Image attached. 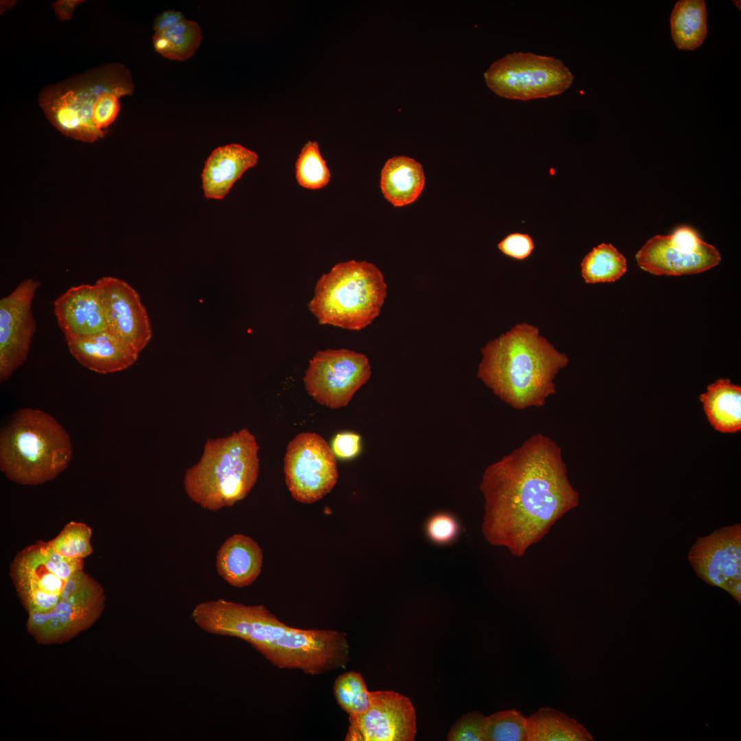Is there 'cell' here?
Instances as JSON below:
<instances>
[{"label": "cell", "instance_id": "cell-1", "mask_svg": "<svg viewBox=\"0 0 741 741\" xmlns=\"http://www.w3.org/2000/svg\"><path fill=\"white\" fill-rule=\"evenodd\" d=\"M567 473L561 448L542 434H533L489 466L480 484L485 539L523 556L578 505L579 494Z\"/></svg>", "mask_w": 741, "mask_h": 741}, {"label": "cell", "instance_id": "cell-2", "mask_svg": "<svg viewBox=\"0 0 741 741\" xmlns=\"http://www.w3.org/2000/svg\"><path fill=\"white\" fill-rule=\"evenodd\" d=\"M191 617L208 633L247 642L281 669L318 675L345 668L349 661L345 633L290 626L263 604L246 605L220 598L196 604Z\"/></svg>", "mask_w": 741, "mask_h": 741}, {"label": "cell", "instance_id": "cell-3", "mask_svg": "<svg viewBox=\"0 0 741 741\" xmlns=\"http://www.w3.org/2000/svg\"><path fill=\"white\" fill-rule=\"evenodd\" d=\"M481 353L478 378L517 410L543 406L556 392L554 379L569 362L538 328L526 322L489 341Z\"/></svg>", "mask_w": 741, "mask_h": 741}, {"label": "cell", "instance_id": "cell-4", "mask_svg": "<svg viewBox=\"0 0 741 741\" xmlns=\"http://www.w3.org/2000/svg\"><path fill=\"white\" fill-rule=\"evenodd\" d=\"M129 69L120 63L89 69L40 91L38 104L49 122L63 135L86 143L103 138L116 119L119 99L132 95Z\"/></svg>", "mask_w": 741, "mask_h": 741}, {"label": "cell", "instance_id": "cell-5", "mask_svg": "<svg viewBox=\"0 0 741 741\" xmlns=\"http://www.w3.org/2000/svg\"><path fill=\"white\" fill-rule=\"evenodd\" d=\"M259 449L255 436L246 428L207 439L199 461L185 471L186 494L211 511L233 506L245 498L257 482Z\"/></svg>", "mask_w": 741, "mask_h": 741}, {"label": "cell", "instance_id": "cell-6", "mask_svg": "<svg viewBox=\"0 0 741 741\" xmlns=\"http://www.w3.org/2000/svg\"><path fill=\"white\" fill-rule=\"evenodd\" d=\"M72 456L69 434L42 410L21 409L1 430L0 469L17 484L37 485L54 479Z\"/></svg>", "mask_w": 741, "mask_h": 741}, {"label": "cell", "instance_id": "cell-7", "mask_svg": "<svg viewBox=\"0 0 741 741\" xmlns=\"http://www.w3.org/2000/svg\"><path fill=\"white\" fill-rule=\"evenodd\" d=\"M386 296L387 285L375 265L350 260L319 278L308 309L320 325L360 330L379 315Z\"/></svg>", "mask_w": 741, "mask_h": 741}, {"label": "cell", "instance_id": "cell-8", "mask_svg": "<svg viewBox=\"0 0 741 741\" xmlns=\"http://www.w3.org/2000/svg\"><path fill=\"white\" fill-rule=\"evenodd\" d=\"M488 87L511 99L530 100L560 95L574 75L561 60L531 52H513L493 62L484 72Z\"/></svg>", "mask_w": 741, "mask_h": 741}, {"label": "cell", "instance_id": "cell-9", "mask_svg": "<svg viewBox=\"0 0 741 741\" xmlns=\"http://www.w3.org/2000/svg\"><path fill=\"white\" fill-rule=\"evenodd\" d=\"M105 600L100 583L81 570L68 580L62 600L50 613L27 620V631L43 645L64 643L97 620Z\"/></svg>", "mask_w": 741, "mask_h": 741}, {"label": "cell", "instance_id": "cell-10", "mask_svg": "<svg viewBox=\"0 0 741 741\" xmlns=\"http://www.w3.org/2000/svg\"><path fill=\"white\" fill-rule=\"evenodd\" d=\"M285 482L292 496L303 504L322 499L336 485V456L319 434L302 432L288 444L284 458Z\"/></svg>", "mask_w": 741, "mask_h": 741}, {"label": "cell", "instance_id": "cell-11", "mask_svg": "<svg viewBox=\"0 0 741 741\" xmlns=\"http://www.w3.org/2000/svg\"><path fill=\"white\" fill-rule=\"evenodd\" d=\"M371 375L368 359L347 349L318 351L309 360L303 381L308 394L331 409L346 406Z\"/></svg>", "mask_w": 741, "mask_h": 741}, {"label": "cell", "instance_id": "cell-12", "mask_svg": "<svg viewBox=\"0 0 741 741\" xmlns=\"http://www.w3.org/2000/svg\"><path fill=\"white\" fill-rule=\"evenodd\" d=\"M639 267L655 275L681 276L698 274L718 266V249L701 239L689 226L677 228L670 235L650 238L637 251Z\"/></svg>", "mask_w": 741, "mask_h": 741}, {"label": "cell", "instance_id": "cell-13", "mask_svg": "<svg viewBox=\"0 0 741 741\" xmlns=\"http://www.w3.org/2000/svg\"><path fill=\"white\" fill-rule=\"evenodd\" d=\"M47 542L38 541L19 552L10 565V576L27 620L50 613L62 600L68 580L57 575Z\"/></svg>", "mask_w": 741, "mask_h": 741}, {"label": "cell", "instance_id": "cell-14", "mask_svg": "<svg viewBox=\"0 0 741 741\" xmlns=\"http://www.w3.org/2000/svg\"><path fill=\"white\" fill-rule=\"evenodd\" d=\"M349 719L346 741H412L416 733L411 701L392 690L370 692L368 709Z\"/></svg>", "mask_w": 741, "mask_h": 741}, {"label": "cell", "instance_id": "cell-15", "mask_svg": "<svg viewBox=\"0 0 741 741\" xmlns=\"http://www.w3.org/2000/svg\"><path fill=\"white\" fill-rule=\"evenodd\" d=\"M40 282L23 280L0 300V380L4 381L26 360L36 331L32 301Z\"/></svg>", "mask_w": 741, "mask_h": 741}, {"label": "cell", "instance_id": "cell-16", "mask_svg": "<svg viewBox=\"0 0 741 741\" xmlns=\"http://www.w3.org/2000/svg\"><path fill=\"white\" fill-rule=\"evenodd\" d=\"M95 283L103 297L107 330L139 354L152 337L150 320L140 295L117 277H104Z\"/></svg>", "mask_w": 741, "mask_h": 741}, {"label": "cell", "instance_id": "cell-17", "mask_svg": "<svg viewBox=\"0 0 741 741\" xmlns=\"http://www.w3.org/2000/svg\"><path fill=\"white\" fill-rule=\"evenodd\" d=\"M687 558L698 577L729 593L741 581V524L726 526L698 537Z\"/></svg>", "mask_w": 741, "mask_h": 741}, {"label": "cell", "instance_id": "cell-18", "mask_svg": "<svg viewBox=\"0 0 741 741\" xmlns=\"http://www.w3.org/2000/svg\"><path fill=\"white\" fill-rule=\"evenodd\" d=\"M54 314L66 341L107 330L106 313L99 286H72L53 302Z\"/></svg>", "mask_w": 741, "mask_h": 741}, {"label": "cell", "instance_id": "cell-19", "mask_svg": "<svg viewBox=\"0 0 741 741\" xmlns=\"http://www.w3.org/2000/svg\"><path fill=\"white\" fill-rule=\"evenodd\" d=\"M67 344L80 364L99 374L124 370L133 365L139 355L108 330L67 341Z\"/></svg>", "mask_w": 741, "mask_h": 741}, {"label": "cell", "instance_id": "cell-20", "mask_svg": "<svg viewBox=\"0 0 741 741\" xmlns=\"http://www.w3.org/2000/svg\"><path fill=\"white\" fill-rule=\"evenodd\" d=\"M255 152L237 143L215 148L205 162L201 174L207 198L222 199L244 173L258 161Z\"/></svg>", "mask_w": 741, "mask_h": 741}, {"label": "cell", "instance_id": "cell-21", "mask_svg": "<svg viewBox=\"0 0 741 741\" xmlns=\"http://www.w3.org/2000/svg\"><path fill=\"white\" fill-rule=\"evenodd\" d=\"M263 552L258 543L244 534H234L220 547L215 567L218 575L228 585L242 588L259 576Z\"/></svg>", "mask_w": 741, "mask_h": 741}, {"label": "cell", "instance_id": "cell-22", "mask_svg": "<svg viewBox=\"0 0 741 741\" xmlns=\"http://www.w3.org/2000/svg\"><path fill=\"white\" fill-rule=\"evenodd\" d=\"M425 182L422 165L408 156L389 158L381 172V192L396 207L413 203L421 195Z\"/></svg>", "mask_w": 741, "mask_h": 741}, {"label": "cell", "instance_id": "cell-23", "mask_svg": "<svg viewBox=\"0 0 741 741\" xmlns=\"http://www.w3.org/2000/svg\"><path fill=\"white\" fill-rule=\"evenodd\" d=\"M710 424L722 433L741 429V387L729 379H719L700 396Z\"/></svg>", "mask_w": 741, "mask_h": 741}, {"label": "cell", "instance_id": "cell-24", "mask_svg": "<svg viewBox=\"0 0 741 741\" xmlns=\"http://www.w3.org/2000/svg\"><path fill=\"white\" fill-rule=\"evenodd\" d=\"M527 741H590L593 737L575 718L550 707L527 717Z\"/></svg>", "mask_w": 741, "mask_h": 741}, {"label": "cell", "instance_id": "cell-25", "mask_svg": "<svg viewBox=\"0 0 741 741\" xmlns=\"http://www.w3.org/2000/svg\"><path fill=\"white\" fill-rule=\"evenodd\" d=\"M707 14L703 0L678 1L671 14L672 37L680 49L694 50L707 34Z\"/></svg>", "mask_w": 741, "mask_h": 741}, {"label": "cell", "instance_id": "cell-26", "mask_svg": "<svg viewBox=\"0 0 741 741\" xmlns=\"http://www.w3.org/2000/svg\"><path fill=\"white\" fill-rule=\"evenodd\" d=\"M202 38L199 25L184 19L163 32H154L152 42L155 50L164 58L185 61L196 52Z\"/></svg>", "mask_w": 741, "mask_h": 741}, {"label": "cell", "instance_id": "cell-27", "mask_svg": "<svg viewBox=\"0 0 741 741\" xmlns=\"http://www.w3.org/2000/svg\"><path fill=\"white\" fill-rule=\"evenodd\" d=\"M626 270V258L611 244L593 248L581 263L582 277L587 283L615 281Z\"/></svg>", "mask_w": 741, "mask_h": 741}, {"label": "cell", "instance_id": "cell-28", "mask_svg": "<svg viewBox=\"0 0 741 741\" xmlns=\"http://www.w3.org/2000/svg\"><path fill=\"white\" fill-rule=\"evenodd\" d=\"M295 171L297 183L302 187L314 190L328 185L331 172L318 142L309 141L304 145L296 160Z\"/></svg>", "mask_w": 741, "mask_h": 741}, {"label": "cell", "instance_id": "cell-29", "mask_svg": "<svg viewBox=\"0 0 741 741\" xmlns=\"http://www.w3.org/2000/svg\"><path fill=\"white\" fill-rule=\"evenodd\" d=\"M333 694L339 706L349 716L363 713L370 705V692L363 677L357 672L340 674L333 684Z\"/></svg>", "mask_w": 741, "mask_h": 741}, {"label": "cell", "instance_id": "cell-30", "mask_svg": "<svg viewBox=\"0 0 741 741\" xmlns=\"http://www.w3.org/2000/svg\"><path fill=\"white\" fill-rule=\"evenodd\" d=\"M91 537L92 530L86 524L70 521L47 543L54 551L65 558L84 559L93 552Z\"/></svg>", "mask_w": 741, "mask_h": 741}, {"label": "cell", "instance_id": "cell-31", "mask_svg": "<svg viewBox=\"0 0 741 741\" xmlns=\"http://www.w3.org/2000/svg\"><path fill=\"white\" fill-rule=\"evenodd\" d=\"M528 720L515 709L487 716L486 741H527Z\"/></svg>", "mask_w": 741, "mask_h": 741}, {"label": "cell", "instance_id": "cell-32", "mask_svg": "<svg viewBox=\"0 0 741 741\" xmlns=\"http://www.w3.org/2000/svg\"><path fill=\"white\" fill-rule=\"evenodd\" d=\"M487 716L478 711L468 712L451 726L447 737L449 741H486Z\"/></svg>", "mask_w": 741, "mask_h": 741}, {"label": "cell", "instance_id": "cell-33", "mask_svg": "<svg viewBox=\"0 0 741 741\" xmlns=\"http://www.w3.org/2000/svg\"><path fill=\"white\" fill-rule=\"evenodd\" d=\"M460 532V525L454 516L441 512L430 517L425 524L427 538L438 545H447L453 542Z\"/></svg>", "mask_w": 741, "mask_h": 741}, {"label": "cell", "instance_id": "cell-34", "mask_svg": "<svg viewBox=\"0 0 741 741\" xmlns=\"http://www.w3.org/2000/svg\"><path fill=\"white\" fill-rule=\"evenodd\" d=\"M534 244L527 234L512 233L498 244V248L504 255L519 260L527 258L532 252Z\"/></svg>", "mask_w": 741, "mask_h": 741}, {"label": "cell", "instance_id": "cell-35", "mask_svg": "<svg viewBox=\"0 0 741 741\" xmlns=\"http://www.w3.org/2000/svg\"><path fill=\"white\" fill-rule=\"evenodd\" d=\"M361 438L353 432H344L336 435L331 443V449L341 459H351L361 451Z\"/></svg>", "mask_w": 741, "mask_h": 741}, {"label": "cell", "instance_id": "cell-36", "mask_svg": "<svg viewBox=\"0 0 741 741\" xmlns=\"http://www.w3.org/2000/svg\"><path fill=\"white\" fill-rule=\"evenodd\" d=\"M185 19L183 13L174 10H167L156 16L153 23L154 32H163Z\"/></svg>", "mask_w": 741, "mask_h": 741}, {"label": "cell", "instance_id": "cell-37", "mask_svg": "<svg viewBox=\"0 0 741 741\" xmlns=\"http://www.w3.org/2000/svg\"><path fill=\"white\" fill-rule=\"evenodd\" d=\"M84 1V0H57L52 3L51 6L60 21H70L76 6Z\"/></svg>", "mask_w": 741, "mask_h": 741}, {"label": "cell", "instance_id": "cell-38", "mask_svg": "<svg viewBox=\"0 0 741 741\" xmlns=\"http://www.w3.org/2000/svg\"><path fill=\"white\" fill-rule=\"evenodd\" d=\"M729 593L733 597V598L740 604L741 602V581H739L735 584L732 587Z\"/></svg>", "mask_w": 741, "mask_h": 741}, {"label": "cell", "instance_id": "cell-39", "mask_svg": "<svg viewBox=\"0 0 741 741\" xmlns=\"http://www.w3.org/2000/svg\"><path fill=\"white\" fill-rule=\"evenodd\" d=\"M0 2L1 14H3L6 10L12 8L16 3V1L13 0H1Z\"/></svg>", "mask_w": 741, "mask_h": 741}]
</instances>
